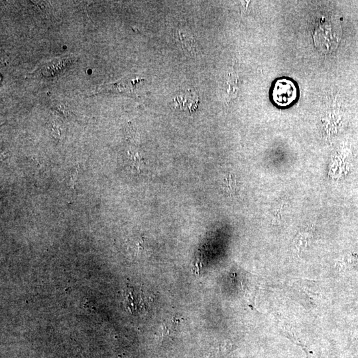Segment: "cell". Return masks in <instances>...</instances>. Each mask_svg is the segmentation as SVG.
<instances>
[{
	"mask_svg": "<svg viewBox=\"0 0 358 358\" xmlns=\"http://www.w3.org/2000/svg\"><path fill=\"white\" fill-rule=\"evenodd\" d=\"M297 96V88L291 80L279 79L274 83L272 90V98L274 103L279 106H288L295 101Z\"/></svg>",
	"mask_w": 358,
	"mask_h": 358,
	"instance_id": "6da1fadb",
	"label": "cell"
},
{
	"mask_svg": "<svg viewBox=\"0 0 358 358\" xmlns=\"http://www.w3.org/2000/svg\"><path fill=\"white\" fill-rule=\"evenodd\" d=\"M172 103L175 108L192 113L195 112L199 105V96L197 92L190 89L181 91L172 100Z\"/></svg>",
	"mask_w": 358,
	"mask_h": 358,
	"instance_id": "7a4b0ae2",
	"label": "cell"
},
{
	"mask_svg": "<svg viewBox=\"0 0 358 358\" xmlns=\"http://www.w3.org/2000/svg\"><path fill=\"white\" fill-rule=\"evenodd\" d=\"M143 80L140 79H124L118 82L116 84L109 85L107 90L109 92H119L120 94H129L133 92L137 83H140Z\"/></svg>",
	"mask_w": 358,
	"mask_h": 358,
	"instance_id": "3957f363",
	"label": "cell"
},
{
	"mask_svg": "<svg viewBox=\"0 0 358 358\" xmlns=\"http://www.w3.org/2000/svg\"><path fill=\"white\" fill-rule=\"evenodd\" d=\"M178 38L179 39L182 47L185 52L194 54L196 52V44L193 35L185 31H179Z\"/></svg>",
	"mask_w": 358,
	"mask_h": 358,
	"instance_id": "277c9868",
	"label": "cell"
},
{
	"mask_svg": "<svg viewBox=\"0 0 358 358\" xmlns=\"http://www.w3.org/2000/svg\"><path fill=\"white\" fill-rule=\"evenodd\" d=\"M33 2V5L39 10L45 13H49L51 12V6L49 3L46 1H31Z\"/></svg>",
	"mask_w": 358,
	"mask_h": 358,
	"instance_id": "5b68a950",
	"label": "cell"
},
{
	"mask_svg": "<svg viewBox=\"0 0 358 358\" xmlns=\"http://www.w3.org/2000/svg\"><path fill=\"white\" fill-rule=\"evenodd\" d=\"M53 109L60 113L63 116L66 117V118L70 115V111L68 110L67 107L65 105H63V104H55Z\"/></svg>",
	"mask_w": 358,
	"mask_h": 358,
	"instance_id": "8992f818",
	"label": "cell"
}]
</instances>
